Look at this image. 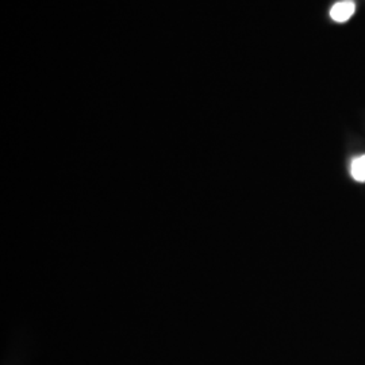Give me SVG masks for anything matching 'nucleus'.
<instances>
[{
    "instance_id": "nucleus-2",
    "label": "nucleus",
    "mask_w": 365,
    "mask_h": 365,
    "mask_svg": "<svg viewBox=\"0 0 365 365\" xmlns=\"http://www.w3.org/2000/svg\"><path fill=\"white\" fill-rule=\"evenodd\" d=\"M351 173L356 182H365V155L353 158Z\"/></svg>"
},
{
    "instance_id": "nucleus-1",
    "label": "nucleus",
    "mask_w": 365,
    "mask_h": 365,
    "mask_svg": "<svg viewBox=\"0 0 365 365\" xmlns=\"http://www.w3.org/2000/svg\"><path fill=\"white\" fill-rule=\"evenodd\" d=\"M354 11H356V4L353 0H342L331 7L330 16L333 18V21H336L339 24H344L348 19H351Z\"/></svg>"
}]
</instances>
